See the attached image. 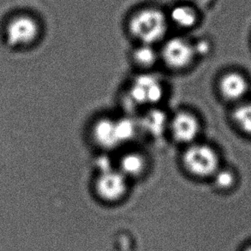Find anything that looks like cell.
<instances>
[{"mask_svg":"<svg viewBox=\"0 0 251 251\" xmlns=\"http://www.w3.org/2000/svg\"><path fill=\"white\" fill-rule=\"evenodd\" d=\"M128 190L126 176L121 172L110 170L100 173L95 182L98 197L106 202H117L122 200Z\"/></svg>","mask_w":251,"mask_h":251,"instance_id":"cell-4","label":"cell"},{"mask_svg":"<svg viewBox=\"0 0 251 251\" xmlns=\"http://www.w3.org/2000/svg\"><path fill=\"white\" fill-rule=\"evenodd\" d=\"M194 51L196 55H207L210 51V44L207 41H200L197 44L193 45Z\"/></svg>","mask_w":251,"mask_h":251,"instance_id":"cell-17","label":"cell"},{"mask_svg":"<svg viewBox=\"0 0 251 251\" xmlns=\"http://www.w3.org/2000/svg\"><path fill=\"white\" fill-rule=\"evenodd\" d=\"M129 90V97L136 105L156 104L164 95L163 87L159 79L150 74L138 75Z\"/></svg>","mask_w":251,"mask_h":251,"instance_id":"cell-5","label":"cell"},{"mask_svg":"<svg viewBox=\"0 0 251 251\" xmlns=\"http://www.w3.org/2000/svg\"><path fill=\"white\" fill-rule=\"evenodd\" d=\"M167 29L162 12L153 9L143 10L132 17L129 30L143 44L152 45L163 38Z\"/></svg>","mask_w":251,"mask_h":251,"instance_id":"cell-1","label":"cell"},{"mask_svg":"<svg viewBox=\"0 0 251 251\" xmlns=\"http://www.w3.org/2000/svg\"><path fill=\"white\" fill-rule=\"evenodd\" d=\"M220 90L225 99L231 101H238L247 95L249 83L244 75L237 72H231L221 78Z\"/></svg>","mask_w":251,"mask_h":251,"instance_id":"cell-8","label":"cell"},{"mask_svg":"<svg viewBox=\"0 0 251 251\" xmlns=\"http://www.w3.org/2000/svg\"><path fill=\"white\" fill-rule=\"evenodd\" d=\"M214 176L215 185L221 190L230 189L234 184V174L229 170H218Z\"/></svg>","mask_w":251,"mask_h":251,"instance_id":"cell-16","label":"cell"},{"mask_svg":"<svg viewBox=\"0 0 251 251\" xmlns=\"http://www.w3.org/2000/svg\"><path fill=\"white\" fill-rule=\"evenodd\" d=\"M145 168V160L141 154L130 153L126 154L120 161V171L127 176H136L143 173Z\"/></svg>","mask_w":251,"mask_h":251,"instance_id":"cell-11","label":"cell"},{"mask_svg":"<svg viewBox=\"0 0 251 251\" xmlns=\"http://www.w3.org/2000/svg\"><path fill=\"white\" fill-rule=\"evenodd\" d=\"M116 129L120 144L132 139L136 132V124L129 118H123L116 121Z\"/></svg>","mask_w":251,"mask_h":251,"instance_id":"cell-15","label":"cell"},{"mask_svg":"<svg viewBox=\"0 0 251 251\" xmlns=\"http://www.w3.org/2000/svg\"><path fill=\"white\" fill-rule=\"evenodd\" d=\"M171 17L181 27H191L197 22L196 11L190 6H177L173 9Z\"/></svg>","mask_w":251,"mask_h":251,"instance_id":"cell-12","label":"cell"},{"mask_svg":"<svg viewBox=\"0 0 251 251\" xmlns=\"http://www.w3.org/2000/svg\"><path fill=\"white\" fill-rule=\"evenodd\" d=\"M174 139L181 143L194 142L200 132V123L196 116L188 112H180L170 124Z\"/></svg>","mask_w":251,"mask_h":251,"instance_id":"cell-7","label":"cell"},{"mask_svg":"<svg viewBox=\"0 0 251 251\" xmlns=\"http://www.w3.org/2000/svg\"><path fill=\"white\" fill-rule=\"evenodd\" d=\"M245 251H251V247H249V248L246 249Z\"/></svg>","mask_w":251,"mask_h":251,"instance_id":"cell-18","label":"cell"},{"mask_svg":"<svg viewBox=\"0 0 251 251\" xmlns=\"http://www.w3.org/2000/svg\"><path fill=\"white\" fill-rule=\"evenodd\" d=\"M183 163L187 171L197 177L214 176L220 165L218 153L206 144H192L183 155Z\"/></svg>","mask_w":251,"mask_h":251,"instance_id":"cell-2","label":"cell"},{"mask_svg":"<svg viewBox=\"0 0 251 251\" xmlns=\"http://www.w3.org/2000/svg\"><path fill=\"white\" fill-rule=\"evenodd\" d=\"M136 64L143 67H150L155 64L157 60L156 51L152 48L151 45L143 44L137 48L133 54Z\"/></svg>","mask_w":251,"mask_h":251,"instance_id":"cell-14","label":"cell"},{"mask_svg":"<svg viewBox=\"0 0 251 251\" xmlns=\"http://www.w3.org/2000/svg\"><path fill=\"white\" fill-rule=\"evenodd\" d=\"M167 125L166 114L160 110H153L143 117L142 126L147 132L153 136H160L165 130Z\"/></svg>","mask_w":251,"mask_h":251,"instance_id":"cell-10","label":"cell"},{"mask_svg":"<svg viewBox=\"0 0 251 251\" xmlns=\"http://www.w3.org/2000/svg\"><path fill=\"white\" fill-rule=\"evenodd\" d=\"M93 136L99 146L104 149H113L120 144L116 129V121L102 119L97 121L93 128Z\"/></svg>","mask_w":251,"mask_h":251,"instance_id":"cell-9","label":"cell"},{"mask_svg":"<svg viewBox=\"0 0 251 251\" xmlns=\"http://www.w3.org/2000/svg\"><path fill=\"white\" fill-rule=\"evenodd\" d=\"M196 56L193 45L183 38H173L164 46L162 58L171 68L181 70L188 67Z\"/></svg>","mask_w":251,"mask_h":251,"instance_id":"cell-6","label":"cell"},{"mask_svg":"<svg viewBox=\"0 0 251 251\" xmlns=\"http://www.w3.org/2000/svg\"><path fill=\"white\" fill-rule=\"evenodd\" d=\"M232 118L242 131L251 136V102H245L235 109Z\"/></svg>","mask_w":251,"mask_h":251,"instance_id":"cell-13","label":"cell"},{"mask_svg":"<svg viewBox=\"0 0 251 251\" xmlns=\"http://www.w3.org/2000/svg\"><path fill=\"white\" fill-rule=\"evenodd\" d=\"M40 34L36 20L28 15H19L8 23L5 29L7 42L12 47H26L34 43Z\"/></svg>","mask_w":251,"mask_h":251,"instance_id":"cell-3","label":"cell"}]
</instances>
